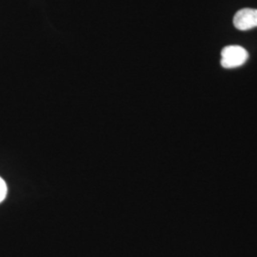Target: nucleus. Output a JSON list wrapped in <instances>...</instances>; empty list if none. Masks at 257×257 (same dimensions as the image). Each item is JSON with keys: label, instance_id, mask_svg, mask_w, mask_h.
Masks as SVG:
<instances>
[{"label": "nucleus", "instance_id": "1", "mask_svg": "<svg viewBox=\"0 0 257 257\" xmlns=\"http://www.w3.org/2000/svg\"><path fill=\"white\" fill-rule=\"evenodd\" d=\"M248 58L246 49L237 45L225 47L221 52V65L226 69L237 68L244 64Z\"/></svg>", "mask_w": 257, "mask_h": 257}, {"label": "nucleus", "instance_id": "2", "mask_svg": "<svg viewBox=\"0 0 257 257\" xmlns=\"http://www.w3.org/2000/svg\"><path fill=\"white\" fill-rule=\"evenodd\" d=\"M233 25L240 31H247L257 27V9H242L233 18Z\"/></svg>", "mask_w": 257, "mask_h": 257}, {"label": "nucleus", "instance_id": "3", "mask_svg": "<svg viewBox=\"0 0 257 257\" xmlns=\"http://www.w3.org/2000/svg\"><path fill=\"white\" fill-rule=\"evenodd\" d=\"M7 195V186L5 181L0 177V203L2 202Z\"/></svg>", "mask_w": 257, "mask_h": 257}]
</instances>
